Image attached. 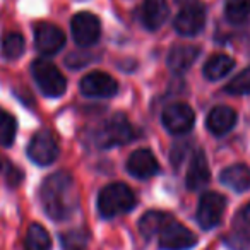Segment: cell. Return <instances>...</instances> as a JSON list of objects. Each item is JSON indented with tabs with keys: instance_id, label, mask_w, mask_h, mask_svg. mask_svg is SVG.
<instances>
[{
	"instance_id": "6da1fadb",
	"label": "cell",
	"mask_w": 250,
	"mask_h": 250,
	"mask_svg": "<svg viewBox=\"0 0 250 250\" xmlns=\"http://www.w3.org/2000/svg\"><path fill=\"white\" fill-rule=\"evenodd\" d=\"M40 201L48 218L53 221H67L79 208V187L70 173L57 171L42 184Z\"/></svg>"
},
{
	"instance_id": "7a4b0ae2",
	"label": "cell",
	"mask_w": 250,
	"mask_h": 250,
	"mask_svg": "<svg viewBox=\"0 0 250 250\" xmlns=\"http://www.w3.org/2000/svg\"><path fill=\"white\" fill-rule=\"evenodd\" d=\"M136 204L137 199L132 188L122 182L106 185L98 195V211L103 218H115L122 212H129Z\"/></svg>"
},
{
	"instance_id": "3957f363",
	"label": "cell",
	"mask_w": 250,
	"mask_h": 250,
	"mask_svg": "<svg viewBox=\"0 0 250 250\" xmlns=\"http://www.w3.org/2000/svg\"><path fill=\"white\" fill-rule=\"evenodd\" d=\"M139 136L132 124L122 113L113 115L111 118L104 120L103 124L94 130V144L100 147H113L120 144H127Z\"/></svg>"
},
{
	"instance_id": "277c9868",
	"label": "cell",
	"mask_w": 250,
	"mask_h": 250,
	"mask_svg": "<svg viewBox=\"0 0 250 250\" xmlns=\"http://www.w3.org/2000/svg\"><path fill=\"white\" fill-rule=\"evenodd\" d=\"M31 72L35 77L36 84L42 89V93L48 98H59L65 93L67 87V79L63 77V74L57 69L55 63H52L50 60L40 59L35 60L31 65Z\"/></svg>"
},
{
	"instance_id": "5b68a950",
	"label": "cell",
	"mask_w": 250,
	"mask_h": 250,
	"mask_svg": "<svg viewBox=\"0 0 250 250\" xmlns=\"http://www.w3.org/2000/svg\"><path fill=\"white\" fill-rule=\"evenodd\" d=\"M28 156L40 167H48L59 156V143L48 129H42L33 136L28 146Z\"/></svg>"
},
{
	"instance_id": "8992f818",
	"label": "cell",
	"mask_w": 250,
	"mask_h": 250,
	"mask_svg": "<svg viewBox=\"0 0 250 250\" xmlns=\"http://www.w3.org/2000/svg\"><path fill=\"white\" fill-rule=\"evenodd\" d=\"M70 29H72L74 42L83 48L93 46L101 35L100 19L91 12H79L74 16L72 22H70Z\"/></svg>"
},
{
	"instance_id": "52a82bcc",
	"label": "cell",
	"mask_w": 250,
	"mask_h": 250,
	"mask_svg": "<svg viewBox=\"0 0 250 250\" xmlns=\"http://www.w3.org/2000/svg\"><path fill=\"white\" fill-rule=\"evenodd\" d=\"M226 199L218 192H206L199 201L197 221L204 229H211L219 225L225 214Z\"/></svg>"
},
{
	"instance_id": "ba28073f",
	"label": "cell",
	"mask_w": 250,
	"mask_h": 250,
	"mask_svg": "<svg viewBox=\"0 0 250 250\" xmlns=\"http://www.w3.org/2000/svg\"><path fill=\"white\" fill-rule=\"evenodd\" d=\"M195 243H197V236L175 219H171L160 233L161 250H188Z\"/></svg>"
},
{
	"instance_id": "9c48e42d",
	"label": "cell",
	"mask_w": 250,
	"mask_h": 250,
	"mask_svg": "<svg viewBox=\"0 0 250 250\" xmlns=\"http://www.w3.org/2000/svg\"><path fill=\"white\" fill-rule=\"evenodd\" d=\"M204 24H206V9L202 7V4H199V0L184 5L173 22L177 33L182 36H195L197 33L202 31Z\"/></svg>"
},
{
	"instance_id": "30bf717a",
	"label": "cell",
	"mask_w": 250,
	"mask_h": 250,
	"mask_svg": "<svg viewBox=\"0 0 250 250\" xmlns=\"http://www.w3.org/2000/svg\"><path fill=\"white\" fill-rule=\"evenodd\" d=\"M161 122L171 134H187L194 127L195 115L188 104L173 103L167 106L161 115Z\"/></svg>"
},
{
	"instance_id": "8fae6325",
	"label": "cell",
	"mask_w": 250,
	"mask_h": 250,
	"mask_svg": "<svg viewBox=\"0 0 250 250\" xmlns=\"http://www.w3.org/2000/svg\"><path fill=\"white\" fill-rule=\"evenodd\" d=\"M79 89L87 98H111L118 93V83L104 72H91L79 83Z\"/></svg>"
},
{
	"instance_id": "7c38bea8",
	"label": "cell",
	"mask_w": 250,
	"mask_h": 250,
	"mask_svg": "<svg viewBox=\"0 0 250 250\" xmlns=\"http://www.w3.org/2000/svg\"><path fill=\"white\" fill-rule=\"evenodd\" d=\"M65 45V35L60 28L42 22L35 28V46L42 55H55Z\"/></svg>"
},
{
	"instance_id": "4fadbf2b",
	"label": "cell",
	"mask_w": 250,
	"mask_h": 250,
	"mask_svg": "<svg viewBox=\"0 0 250 250\" xmlns=\"http://www.w3.org/2000/svg\"><path fill=\"white\" fill-rule=\"evenodd\" d=\"M127 171L139 180H147L160 171V163L149 149H137L127 160Z\"/></svg>"
},
{
	"instance_id": "5bb4252c",
	"label": "cell",
	"mask_w": 250,
	"mask_h": 250,
	"mask_svg": "<svg viewBox=\"0 0 250 250\" xmlns=\"http://www.w3.org/2000/svg\"><path fill=\"white\" fill-rule=\"evenodd\" d=\"M235 124H236V113L229 106L212 108L208 115V120H206L209 132L214 134V136H225V134H228L235 127Z\"/></svg>"
},
{
	"instance_id": "9a60e30c",
	"label": "cell",
	"mask_w": 250,
	"mask_h": 250,
	"mask_svg": "<svg viewBox=\"0 0 250 250\" xmlns=\"http://www.w3.org/2000/svg\"><path fill=\"white\" fill-rule=\"evenodd\" d=\"M199 53L201 50L195 45H175L168 53V67L177 74L185 72L194 65Z\"/></svg>"
},
{
	"instance_id": "2e32d148",
	"label": "cell",
	"mask_w": 250,
	"mask_h": 250,
	"mask_svg": "<svg viewBox=\"0 0 250 250\" xmlns=\"http://www.w3.org/2000/svg\"><path fill=\"white\" fill-rule=\"evenodd\" d=\"M211 178V171H209V165L206 160L204 151H195V154L192 156L190 167L187 171V187L190 190H199L202 188Z\"/></svg>"
},
{
	"instance_id": "e0dca14e",
	"label": "cell",
	"mask_w": 250,
	"mask_h": 250,
	"mask_svg": "<svg viewBox=\"0 0 250 250\" xmlns=\"http://www.w3.org/2000/svg\"><path fill=\"white\" fill-rule=\"evenodd\" d=\"M170 14L167 0H144L143 5V21L144 26L151 31H156L165 24Z\"/></svg>"
},
{
	"instance_id": "ac0fdd59",
	"label": "cell",
	"mask_w": 250,
	"mask_h": 250,
	"mask_svg": "<svg viewBox=\"0 0 250 250\" xmlns=\"http://www.w3.org/2000/svg\"><path fill=\"white\" fill-rule=\"evenodd\" d=\"M219 180L235 192H245L250 188V168L247 165H231L221 171Z\"/></svg>"
},
{
	"instance_id": "d6986e66",
	"label": "cell",
	"mask_w": 250,
	"mask_h": 250,
	"mask_svg": "<svg viewBox=\"0 0 250 250\" xmlns=\"http://www.w3.org/2000/svg\"><path fill=\"white\" fill-rule=\"evenodd\" d=\"M173 219V216L163 211H147L146 214H143V218L139 219V231L144 236L151 238L154 235H160L163 231V228L168 223Z\"/></svg>"
},
{
	"instance_id": "ffe728a7",
	"label": "cell",
	"mask_w": 250,
	"mask_h": 250,
	"mask_svg": "<svg viewBox=\"0 0 250 250\" xmlns=\"http://www.w3.org/2000/svg\"><path fill=\"white\" fill-rule=\"evenodd\" d=\"M235 67V60L231 57L225 55V53H216L206 62L204 65V76L209 81H218L225 77L229 70Z\"/></svg>"
},
{
	"instance_id": "44dd1931",
	"label": "cell",
	"mask_w": 250,
	"mask_h": 250,
	"mask_svg": "<svg viewBox=\"0 0 250 250\" xmlns=\"http://www.w3.org/2000/svg\"><path fill=\"white\" fill-rule=\"evenodd\" d=\"M24 247L26 250H50L52 238L42 225L33 223V225H29L28 233H26Z\"/></svg>"
},
{
	"instance_id": "7402d4cb",
	"label": "cell",
	"mask_w": 250,
	"mask_h": 250,
	"mask_svg": "<svg viewBox=\"0 0 250 250\" xmlns=\"http://www.w3.org/2000/svg\"><path fill=\"white\" fill-rule=\"evenodd\" d=\"M0 53L7 60H16L24 53V38L19 33H7L0 43Z\"/></svg>"
},
{
	"instance_id": "603a6c76",
	"label": "cell",
	"mask_w": 250,
	"mask_h": 250,
	"mask_svg": "<svg viewBox=\"0 0 250 250\" xmlns=\"http://www.w3.org/2000/svg\"><path fill=\"white\" fill-rule=\"evenodd\" d=\"M225 14L233 24L243 22L250 16V0H226Z\"/></svg>"
},
{
	"instance_id": "cb8c5ba5",
	"label": "cell",
	"mask_w": 250,
	"mask_h": 250,
	"mask_svg": "<svg viewBox=\"0 0 250 250\" xmlns=\"http://www.w3.org/2000/svg\"><path fill=\"white\" fill-rule=\"evenodd\" d=\"M16 129H18L16 118L12 117L9 111L0 110V144H2V146L9 147L14 144Z\"/></svg>"
},
{
	"instance_id": "d4e9b609",
	"label": "cell",
	"mask_w": 250,
	"mask_h": 250,
	"mask_svg": "<svg viewBox=\"0 0 250 250\" xmlns=\"http://www.w3.org/2000/svg\"><path fill=\"white\" fill-rule=\"evenodd\" d=\"M226 93L229 94H247L250 93V67L235 76L226 84Z\"/></svg>"
},
{
	"instance_id": "484cf974",
	"label": "cell",
	"mask_w": 250,
	"mask_h": 250,
	"mask_svg": "<svg viewBox=\"0 0 250 250\" xmlns=\"http://www.w3.org/2000/svg\"><path fill=\"white\" fill-rule=\"evenodd\" d=\"M87 242V236L83 231H69V233H62V245L69 250H81L83 245Z\"/></svg>"
},
{
	"instance_id": "4316f807",
	"label": "cell",
	"mask_w": 250,
	"mask_h": 250,
	"mask_svg": "<svg viewBox=\"0 0 250 250\" xmlns=\"http://www.w3.org/2000/svg\"><path fill=\"white\" fill-rule=\"evenodd\" d=\"M93 59H94V57L91 55V53L74 52L65 59V63L70 67V69H81V67H84V65H87L89 62H93Z\"/></svg>"
},
{
	"instance_id": "83f0119b",
	"label": "cell",
	"mask_w": 250,
	"mask_h": 250,
	"mask_svg": "<svg viewBox=\"0 0 250 250\" xmlns=\"http://www.w3.org/2000/svg\"><path fill=\"white\" fill-rule=\"evenodd\" d=\"M22 178H24V173L16 165L7 163V170H5V180H7V184L11 187H18L22 182Z\"/></svg>"
},
{
	"instance_id": "f1b7e54d",
	"label": "cell",
	"mask_w": 250,
	"mask_h": 250,
	"mask_svg": "<svg viewBox=\"0 0 250 250\" xmlns=\"http://www.w3.org/2000/svg\"><path fill=\"white\" fill-rule=\"evenodd\" d=\"M243 219L250 225V204H247L245 209H243Z\"/></svg>"
},
{
	"instance_id": "f546056e",
	"label": "cell",
	"mask_w": 250,
	"mask_h": 250,
	"mask_svg": "<svg viewBox=\"0 0 250 250\" xmlns=\"http://www.w3.org/2000/svg\"><path fill=\"white\" fill-rule=\"evenodd\" d=\"M178 4L182 5V7H184V5H187V4H192V2H197V0H177Z\"/></svg>"
},
{
	"instance_id": "4dcf8cb0",
	"label": "cell",
	"mask_w": 250,
	"mask_h": 250,
	"mask_svg": "<svg viewBox=\"0 0 250 250\" xmlns=\"http://www.w3.org/2000/svg\"><path fill=\"white\" fill-rule=\"evenodd\" d=\"M0 167H2V165H0Z\"/></svg>"
}]
</instances>
